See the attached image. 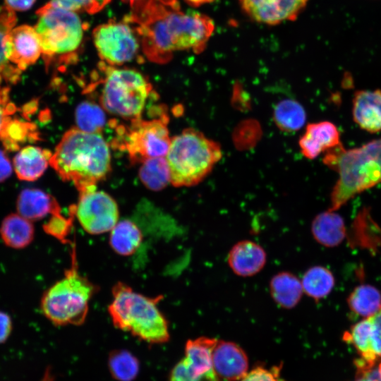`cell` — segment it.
<instances>
[{
  "instance_id": "1",
  "label": "cell",
  "mask_w": 381,
  "mask_h": 381,
  "mask_svg": "<svg viewBox=\"0 0 381 381\" xmlns=\"http://www.w3.org/2000/svg\"><path fill=\"white\" fill-rule=\"evenodd\" d=\"M176 5V0H140L126 18L137 25L141 48L151 61L167 62L176 51H201L213 32L209 17Z\"/></svg>"
},
{
  "instance_id": "2",
  "label": "cell",
  "mask_w": 381,
  "mask_h": 381,
  "mask_svg": "<svg viewBox=\"0 0 381 381\" xmlns=\"http://www.w3.org/2000/svg\"><path fill=\"white\" fill-rule=\"evenodd\" d=\"M49 164L62 180L72 182L80 193L94 190L110 171L109 147L101 133L73 128L56 145Z\"/></svg>"
},
{
  "instance_id": "3",
  "label": "cell",
  "mask_w": 381,
  "mask_h": 381,
  "mask_svg": "<svg viewBox=\"0 0 381 381\" xmlns=\"http://www.w3.org/2000/svg\"><path fill=\"white\" fill-rule=\"evenodd\" d=\"M324 163L339 174L329 209L336 211L356 195L381 182V138L347 150L340 143L329 150Z\"/></svg>"
},
{
  "instance_id": "4",
  "label": "cell",
  "mask_w": 381,
  "mask_h": 381,
  "mask_svg": "<svg viewBox=\"0 0 381 381\" xmlns=\"http://www.w3.org/2000/svg\"><path fill=\"white\" fill-rule=\"evenodd\" d=\"M112 296L108 311L116 328L150 344L169 341L168 322L157 306L161 296L147 297L118 282L112 289Z\"/></svg>"
},
{
  "instance_id": "5",
  "label": "cell",
  "mask_w": 381,
  "mask_h": 381,
  "mask_svg": "<svg viewBox=\"0 0 381 381\" xmlns=\"http://www.w3.org/2000/svg\"><path fill=\"white\" fill-rule=\"evenodd\" d=\"M222 157L219 145L201 132L187 128L171 139L165 156L170 183L192 186L202 181Z\"/></svg>"
},
{
  "instance_id": "6",
  "label": "cell",
  "mask_w": 381,
  "mask_h": 381,
  "mask_svg": "<svg viewBox=\"0 0 381 381\" xmlns=\"http://www.w3.org/2000/svg\"><path fill=\"white\" fill-rule=\"evenodd\" d=\"M97 289L79 273L73 250L71 267L65 271L64 277L44 293L42 312L55 325H80L86 319L89 302Z\"/></svg>"
},
{
  "instance_id": "7",
  "label": "cell",
  "mask_w": 381,
  "mask_h": 381,
  "mask_svg": "<svg viewBox=\"0 0 381 381\" xmlns=\"http://www.w3.org/2000/svg\"><path fill=\"white\" fill-rule=\"evenodd\" d=\"M35 28L47 67L54 62L68 63L75 58L84 37V23L78 13L50 1L36 13Z\"/></svg>"
},
{
  "instance_id": "8",
  "label": "cell",
  "mask_w": 381,
  "mask_h": 381,
  "mask_svg": "<svg viewBox=\"0 0 381 381\" xmlns=\"http://www.w3.org/2000/svg\"><path fill=\"white\" fill-rule=\"evenodd\" d=\"M104 76L99 102L107 111L131 120L140 118L152 85L139 71L119 68L104 62L99 65Z\"/></svg>"
},
{
  "instance_id": "9",
  "label": "cell",
  "mask_w": 381,
  "mask_h": 381,
  "mask_svg": "<svg viewBox=\"0 0 381 381\" xmlns=\"http://www.w3.org/2000/svg\"><path fill=\"white\" fill-rule=\"evenodd\" d=\"M165 119L131 120L128 126L116 125V136L114 146L128 153L131 162H143L155 158L165 157L170 146L171 139Z\"/></svg>"
},
{
  "instance_id": "10",
  "label": "cell",
  "mask_w": 381,
  "mask_h": 381,
  "mask_svg": "<svg viewBox=\"0 0 381 381\" xmlns=\"http://www.w3.org/2000/svg\"><path fill=\"white\" fill-rule=\"evenodd\" d=\"M92 38L99 57L110 66L131 61L141 47L135 30L126 21L101 24L92 31Z\"/></svg>"
},
{
  "instance_id": "11",
  "label": "cell",
  "mask_w": 381,
  "mask_h": 381,
  "mask_svg": "<svg viewBox=\"0 0 381 381\" xmlns=\"http://www.w3.org/2000/svg\"><path fill=\"white\" fill-rule=\"evenodd\" d=\"M73 211L83 229L91 234L110 231L119 222L117 204L104 191L80 193Z\"/></svg>"
},
{
  "instance_id": "12",
  "label": "cell",
  "mask_w": 381,
  "mask_h": 381,
  "mask_svg": "<svg viewBox=\"0 0 381 381\" xmlns=\"http://www.w3.org/2000/svg\"><path fill=\"white\" fill-rule=\"evenodd\" d=\"M242 10L255 21L276 25L294 20L308 0H238Z\"/></svg>"
},
{
  "instance_id": "13",
  "label": "cell",
  "mask_w": 381,
  "mask_h": 381,
  "mask_svg": "<svg viewBox=\"0 0 381 381\" xmlns=\"http://www.w3.org/2000/svg\"><path fill=\"white\" fill-rule=\"evenodd\" d=\"M343 339L353 344L365 361L381 360V307L373 315L354 324L344 334Z\"/></svg>"
},
{
  "instance_id": "14",
  "label": "cell",
  "mask_w": 381,
  "mask_h": 381,
  "mask_svg": "<svg viewBox=\"0 0 381 381\" xmlns=\"http://www.w3.org/2000/svg\"><path fill=\"white\" fill-rule=\"evenodd\" d=\"M5 52L9 61L21 71L34 64L42 54L35 28L28 25L13 28L6 37Z\"/></svg>"
},
{
  "instance_id": "15",
  "label": "cell",
  "mask_w": 381,
  "mask_h": 381,
  "mask_svg": "<svg viewBox=\"0 0 381 381\" xmlns=\"http://www.w3.org/2000/svg\"><path fill=\"white\" fill-rule=\"evenodd\" d=\"M212 368L219 378L241 380L248 373V358L236 343L217 341L212 353Z\"/></svg>"
},
{
  "instance_id": "16",
  "label": "cell",
  "mask_w": 381,
  "mask_h": 381,
  "mask_svg": "<svg viewBox=\"0 0 381 381\" xmlns=\"http://www.w3.org/2000/svg\"><path fill=\"white\" fill-rule=\"evenodd\" d=\"M267 254L258 243L250 240H243L235 243L228 253L229 267L238 276L252 277L264 267Z\"/></svg>"
},
{
  "instance_id": "17",
  "label": "cell",
  "mask_w": 381,
  "mask_h": 381,
  "mask_svg": "<svg viewBox=\"0 0 381 381\" xmlns=\"http://www.w3.org/2000/svg\"><path fill=\"white\" fill-rule=\"evenodd\" d=\"M339 132L329 121L310 123L299 140L301 153L310 159L340 144Z\"/></svg>"
},
{
  "instance_id": "18",
  "label": "cell",
  "mask_w": 381,
  "mask_h": 381,
  "mask_svg": "<svg viewBox=\"0 0 381 381\" xmlns=\"http://www.w3.org/2000/svg\"><path fill=\"white\" fill-rule=\"evenodd\" d=\"M353 118L370 133L381 131V90H358L353 99Z\"/></svg>"
},
{
  "instance_id": "19",
  "label": "cell",
  "mask_w": 381,
  "mask_h": 381,
  "mask_svg": "<svg viewBox=\"0 0 381 381\" xmlns=\"http://www.w3.org/2000/svg\"><path fill=\"white\" fill-rule=\"evenodd\" d=\"M16 208L18 213L28 220L39 221L48 214L61 213L56 199L38 188H25L19 194Z\"/></svg>"
},
{
  "instance_id": "20",
  "label": "cell",
  "mask_w": 381,
  "mask_h": 381,
  "mask_svg": "<svg viewBox=\"0 0 381 381\" xmlns=\"http://www.w3.org/2000/svg\"><path fill=\"white\" fill-rule=\"evenodd\" d=\"M52 154L47 149L28 145L22 148L13 159L18 178L32 181L40 178L49 164Z\"/></svg>"
},
{
  "instance_id": "21",
  "label": "cell",
  "mask_w": 381,
  "mask_h": 381,
  "mask_svg": "<svg viewBox=\"0 0 381 381\" xmlns=\"http://www.w3.org/2000/svg\"><path fill=\"white\" fill-rule=\"evenodd\" d=\"M335 212L328 210L318 214L311 224V232L316 241L329 248L339 245L346 234L344 219Z\"/></svg>"
},
{
  "instance_id": "22",
  "label": "cell",
  "mask_w": 381,
  "mask_h": 381,
  "mask_svg": "<svg viewBox=\"0 0 381 381\" xmlns=\"http://www.w3.org/2000/svg\"><path fill=\"white\" fill-rule=\"evenodd\" d=\"M35 229L31 221L18 213L7 215L1 222L0 236L6 246L22 249L29 246L34 238Z\"/></svg>"
},
{
  "instance_id": "23",
  "label": "cell",
  "mask_w": 381,
  "mask_h": 381,
  "mask_svg": "<svg viewBox=\"0 0 381 381\" xmlns=\"http://www.w3.org/2000/svg\"><path fill=\"white\" fill-rule=\"evenodd\" d=\"M270 291L274 301L286 309L295 307L303 293L301 281L289 272H280L274 275L270 282Z\"/></svg>"
},
{
  "instance_id": "24",
  "label": "cell",
  "mask_w": 381,
  "mask_h": 381,
  "mask_svg": "<svg viewBox=\"0 0 381 381\" xmlns=\"http://www.w3.org/2000/svg\"><path fill=\"white\" fill-rule=\"evenodd\" d=\"M217 341L207 337L187 341L184 358L193 373L201 375L213 369L212 353Z\"/></svg>"
},
{
  "instance_id": "25",
  "label": "cell",
  "mask_w": 381,
  "mask_h": 381,
  "mask_svg": "<svg viewBox=\"0 0 381 381\" xmlns=\"http://www.w3.org/2000/svg\"><path fill=\"white\" fill-rule=\"evenodd\" d=\"M17 18L13 10L0 6V84L3 82L16 84L20 80L21 71L7 59L5 52V39L13 28Z\"/></svg>"
},
{
  "instance_id": "26",
  "label": "cell",
  "mask_w": 381,
  "mask_h": 381,
  "mask_svg": "<svg viewBox=\"0 0 381 381\" xmlns=\"http://www.w3.org/2000/svg\"><path fill=\"white\" fill-rule=\"evenodd\" d=\"M143 240L139 227L132 221H119L110 231L109 243L112 249L121 255H130L135 252Z\"/></svg>"
},
{
  "instance_id": "27",
  "label": "cell",
  "mask_w": 381,
  "mask_h": 381,
  "mask_svg": "<svg viewBox=\"0 0 381 381\" xmlns=\"http://www.w3.org/2000/svg\"><path fill=\"white\" fill-rule=\"evenodd\" d=\"M38 140L40 133L37 126L18 119H11L0 135L3 146L10 152L18 150L27 142Z\"/></svg>"
},
{
  "instance_id": "28",
  "label": "cell",
  "mask_w": 381,
  "mask_h": 381,
  "mask_svg": "<svg viewBox=\"0 0 381 381\" xmlns=\"http://www.w3.org/2000/svg\"><path fill=\"white\" fill-rule=\"evenodd\" d=\"M303 293L315 301L326 297L332 290L335 279L330 270L316 265L310 267L301 279Z\"/></svg>"
},
{
  "instance_id": "29",
  "label": "cell",
  "mask_w": 381,
  "mask_h": 381,
  "mask_svg": "<svg viewBox=\"0 0 381 381\" xmlns=\"http://www.w3.org/2000/svg\"><path fill=\"white\" fill-rule=\"evenodd\" d=\"M349 308L364 318L375 314L381 307V292L370 284L356 286L347 298Z\"/></svg>"
},
{
  "instance_id": "30",
  "label": "cell",
  "mask_w": 381,
  "mask_h": 381,
  "mask_svg": "<svg viewBox=\"0 0 381 381\" xmlns=\"http://www.w3.org/2000/svg\"><path fill=\"white\" fill-rule=\"evenodd\" d=\"M306 112L298 102L284 99L274 109V121L280 130L293 132L302 128L306 122Z\"/></svg>"
},
{
  "instance_id": "31",
  "label": "cell",
  "mask_w": 381,
  "mask_h": 381,
  "mask_svg": "<svg viewBox=\"0 0 381 381\" xmlns=\"http://www.w3.org/2000/svg\"><path fill=\"white\" fill-rule=\"evenodd\" d=\"M139 178L152 190H160L170 183V172L165 157L148 159L140 167Z\"/></svg>"
},
{
  "instance_id": "32",
  "label": "cell",
  "mask_w": 381,
  "mask_h": 381,
  "mask_svg": "<svg viewBox=\"0 0 381 381\" xmlns=\"http://www.w3.org/2000/svg\"><path fill=\"white\" fill-rule=\"evenodd\" d=\"M75 121L77 128L83 131L101 133L106 123V116L98 104L85 101L76 108Z\"/></svg>"
},
{
  "instance_id": "33",
  "label": "cell",
  "mask_w": 381,
  "mask_h": 381,
  "mask_svg": "<svg viewBox=\"0 0 381 381\" xmlns=\"http://www.w3.org/2000/svg\"><path fill=\"white\" fill-rule=\"evenodd\" d=\"M111 375L119 381H132L138 375L139 363L130 352L125 350L113 351L109 358Z\"/></svg>"
},
{
  "instance_id": "34",
  "label": "cell",
  "mask_w": 381,
  "mask_h": 381,
  "mask_svg": "<svg viewBox=\"0 0 381 381\" xmlns=\"http://www.w3.org/2000/svg\"><path fill=\"white\" fill-rule=\"evenodd\" d=\"M169 381H220V380L214 369L201 375L195 374L183 358L172 368Z\"/></svg>"
},
{
  "instance_id": "35",
  "label": "cell",
  "mask_w": 381,
  "mask_h": 381,
  "mask_svg": "<svg viewBox=\"0 0 381 381\" xmlns=\"http://www.w3.org/2000/svg\"><path fill=\"white\" fill-rule=\"evenodd\" d=\"M111 0H51L59 7L74 13L95 14L102 10Z\"/></svg>"
},
{
  "instance_id": "36",
  "label": "cell",
  "mask_w": 381,
  "mask_h": 381,
  "mask_svg": "<svg viewBox=\"0 0 381 381\" xmlns=\"http://www.w3.org/2000/svg\"><path fill=\"white\" fill-rule=\"evenodd\" d=\"M355 365L356 375L353 381H381V360L368 363L360 358Z\"/></svg>"
},
{
  "instance_id": "37",
  "label": "cell",
  "mask_w": 381,
  "mask_h": 381,
  "mask_svg": "<svg viewBox=\"0 0 381 381\" xmlns=\"http://www.w3.org/2000/svg\"><path fill=\"white\" fill-rule=\"evenodd\" d=\"M72 219H66L61 213L53 214L43 228L49 235L64 241L70 231Z\"/></svg>"
},
{
  "instance_id": "38",
  "label": "cell",
  "mask_w": 381,
  "mask_h": 381,
  "mask_svg": "<svg viewBox=\"0 0 381 381\" xmlns=\"http://www.w3.org/2000/svg\"><path fill=\"white\" fill-rule=\"evenodd\" d=\"M10 88L0 84V135L6 125L12 119L11 116L18 110L17 107L11 100Z\"/></svg>"
},
{
  "instance_id": "39",
  "label": "cell",
  "mask_w": 381,
  "mask_h": 381,
  "mask_svg": "<svg viewBox=\"0 0 381 381\" xmlns=\"http://www.w3.org/2000/svg\"><path fill=\"white\" fill-rule=\"evenodd\" d=\"M241 381H282V379L279 377V368L267 369L257 366L248 372Z\"/></svg>"
},
{
  "instance_id": "40",
  "label": "cell",
  "mask_w": 381,
  "mask_h": 381,
  "mask_svg": "<svg viewBox=\"0 0 381 381\" xmlns=\"http://www.w3.org/2000/svg\"><path fill=\"white\" fill-rule=\"evenodd\" d=\"M12 329L13 323L10 315L0 310V344L8 339Z\"/></svg>"
},
{
  "instance_id": "41",
  "label": "cell",
  "mask_w": 381,
  "mask_h": 381,
  "mask_svg": "<svg viewBox=\"0 0 381 381\" xmlns=\"http://www.w3.org/2000/svg\"><path fill=\"white\" fill-rule=\"evenodd\" d=\"M12 173V167L6 153L0 150V182L8 179Z\"/></svg>"
},
{
  "instance_id": "42",
  "label": "cell",
  "mask_w": 381,
  "mask_h": 381,
  "mask_svg": "<svg viewBox=\"0 0 381 381\" xmlns=\"http://www.w3.org/2000/svg\"><path fill=\"white\" fill-rule=\"evenodd\" d=\"M6 6L13 11H25L30 9L36 0H4Z\"/></svg>"
},
{
  "instance_id": "43",
  "label": "cell",
  "mask_w": 381,
  "mask_h": 381,
  "mask_svg": "<svg viewBox=\"0 0 381 381\" xmlns=\"http://www.w3.org/2000/svg\"><path fill=\"white\" fill-rule=\"evenodd\" d=\"M188 4L193 6H198L212 2L214 0H184Z\"/></svg>"
},
{
  "instance_id": "44",
  "label": "cell",
  "mask_w": 381,
  "mask_h": 381,
  "mask_svg": "<svg viewBox=\"0 0 381 381\" xmlns=\"http://www.w3.org/2000/svg\"><path fill=\"white\" fill-rule=\"evenodd\" d=\"M121 1L133 6L135 4H136L140 0H121Z\"/></svg>"
}]
</instances>
